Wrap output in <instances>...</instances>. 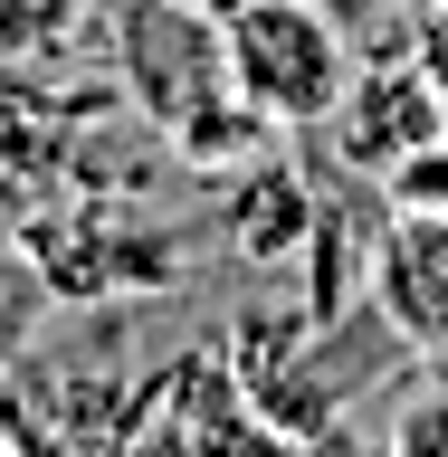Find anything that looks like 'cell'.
<instances>
[{"mask_svg":"<svg viewBox=\"0 0 448 457\" xmlns=\"http://www.w3.org/2000/svg\"><path fill=\"white\" fill-rule=\"evenodd\" d=\"M220 48H229V86L258 124L306 134L334 124L343 86H353V48L325 0H229L220 10Z\"/></svg>","mask_w":448,"mask_h":457,"instance_id":"1","label":"cell"},{"mask_svg":"<svg viewBox=\"0 0 448 457\" xmlns=\"http://www.w3.org/2000/svg\"><path fill=\"white\" fill-rule=\"evenodd\" d=\"M439 134H448V96L429 86V67H353V86L334 105V153L353 171L382 181L392 162L429 153Z\"/></svg>","mask_w":448,"mask_h":457,"instance_id":"3","label":"cell"},{"mask_svg":"<svg viewBox=\"0 0 448 457\" xmlns=\"http://www.w3.org/2000/svg\"><path fill=\"white\" fill-rule=\"evenodd\" d=\"M372 295L420 353H448V210H401L372 248Z\"/></svg>","mask_w":448,"mask_h":457,"instance_id":"4","label":"cell"},{"mask_svg":"<svg viewBox=\"0 0 448 457\" xmlns=\"http://www.w3.org/2000/svg\"><path fill=\"white\" fill-rule=\"evenodd\" d=\"M86 20V0H0V57H48L67 48Z\"/></svg>","mask_w":448,"mask_h":457,"instance_id":"5","label":"cell"},{"mask_svg":"<svg viewBox=\"0 0 448 457\" xmlns=\"http://www.w3.org/2000/svg\"><path fill=\"white\" fill-rule=\"evenodd\" d=\"M124 457H296V448L220 353H182L172 371L143 381L134 420H124Z\"/></svg>","mask_w":448,"mask_h":457,"instance_id":"2","label":"cell"},{"mask_svg":"<svg viewBox=\"0 0 448 457\" xmlns=\"http://www.w3.org/2000/svg\"><path fill=\"white\" fill-rule=\"evenodd\" d=\"M382 457H448V381H429V391L401 400L392 438H382Z\"/></svg>","mask_w":448,"mask_h":457,"instance_id":"6","label":"cell"}]
</instances>
